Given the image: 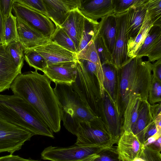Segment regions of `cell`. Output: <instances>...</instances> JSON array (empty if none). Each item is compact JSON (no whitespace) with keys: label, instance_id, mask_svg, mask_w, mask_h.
Returning <instances> with one entry per match:
<instances>
[{"label":"cell","instance_id":"6da1fadb","mask_svg":"<svg viewBox=\"0 0 161 161\" xmlns=\"http://www.w3.org/2000/svg\"><path fill=\"white\" fill-rule=\"evenodd\" d=\"M51 82L45 74L35 70L18 75L10 88L14 94L30 104L46 125L56 133L61 128L60 108Z\"/></svg>","mask_w":161,"mask_h":161},{"label":"cell","instance_id":"7a4b0ae2","mask_svg":"<svg viewBox=\"0 0 161 161\" xmlns=\"http://www.w3.org/2000/svg\"><path fill=\"white\" fill-rule=\"evenodd\" d=\"M0 116L31 133L53 138L51 130L34 108L19 96L0 94Z\"/></svg>","mask_w":161,"mask_h":161},{"label":"cell","instance_id":"3957f363","mask_svg":"<svg viewBox=\"0 0 161 161\" xmlns=\"http://www.w3.org/2000/svg\"><path fill=\"white\" fill-rule=\"evenodd\" d=\"M60 108L61 120L70 132L76 135L80 124L97 116L80 98L70 85L55 84L53 88Z\"/></svg>","mask_w":161,"mask_h":161},{"label":"cell","instance_id":"277c9868","mask_svg":"<svg viewBox=\"0 0 161 161\" xmlns=\"http://www.w3.org/2000/svg\"><path fill=\"white\" fill-rule=\"evenodd\" d=\"M76 77L71 85L72 89L97 116H99L102 98L97 79L90 71L83 61L75 62Z\"/></svg>","mask_w":161,"mask_h":161},{"label":"cell","instance_id":"5b68a950","mask_svg":"<svg viewBox=\"0 0 161 161\" xmlns=\"http://www.w3.org/2000/svg\"><path fill=\"white\" fill-rule=\"evenodd\" d=\"M75 144L85 146H100L107 148L114 144L108 129L100 116L80 124Z\"/></svg>","mask_w":161,"mask_h":161},{"label":"cell","instance_id":"8992f818","mask_svg":"<svg viewBox=\"0 0 161 161\" xmlns=\"http://www.w3.org/2000/svg\"><path fill=\"white\" fill-rule=\"evenodd\" d=\"M107 148L100 146H81L75 144L66 147L50 146L43 151L41 157L43 160L51 161H78Z\"/></svg>","mask_w":161,"mask_h":161},{"label":"cell","instance_id":"52a82bcc","mask_svg":"<svg viewBox=\"0 0 161 161\" xmlns=\"http://www.w3.org/2000/svg\"><path fill=\"white\" fill-rule=\"evenodd\" d=\"M12 11L14 15L45 37L50 39L56 29L47 16L29 8L19 0H14Z\"/></svg>","mask_w":161,"mask_h":161},{"label":"cell","instance_id":"ba28073f","mask_svg":"<svg viewBox=\"0 0 161 161\" xmlns=\"http://www.w3.org/2000/svg\"><path fill=\"white\" fill-rule=\"evenodd\" d=\"M33 135L28 131L3 119L0 116V153L13 154L21 149Z\"/></svg>","mask_w":161,"mask_h":161},{"label":"cell","instance_id":"9c48e42d","mask_svg":"<svg viewBox=\"0 0 161 161\" xmlns=\"http://www.w3.org/2000/svg\"><path fill=\"white\" fill-rule=\"evenodd\" d=\"M142 58H130L118 69L119 75V106L121 117L123 114L137 76Z\"/></svg>","mask_w":161,"mask_h":161},{"label":"cell","instance_id":"30bf717a","mask_svg":"<svg viewBox=\"0 0 161 161\" xmlns=\"http://www.w3.org/2000/svg\"><path fill=\"white\" fill-rule=\"evenodd\" d=\"M127 12L115 14L117 33L114 49L112 54V64L118 69L130 59L127 55L128 38L126 33Z\"/></svg>","mask_w":161,"mask_h":161},{"label":"cell","instance_id":"8fae6325","mask_svg":"<svg viewBox=\"0 0 161 161\" xmlns=\"http://www.w3.org/2000/svg\"><path fill=\"white\" fill-rule=\"evenodd\" d=\"M99 116L106 125L114 144L117 143L123 132V119L105 92L102 99Z\"/></svg>","mask_w":161,"mask_h":161},{"label":"cell","instance_id":"7c38bea8","mask_svg":"<svg viewBox=\"0 0 161 161\" xmlns=\"http://www.w3.org/2000/svg\"><path fill=\"white\" fill-rule=\"evenodd\" d=\"M33 49L43 57L47 66L53 64L75 62L78 60L76 53L52 42Z\"/></svg>","mask_w":161,"mask_h":161},{"label":"cell","instance_id":"4fadbf2b","mask_svg":"<svg viewBox=\"0 0 161 161\" xmlns=\"http://www.w3.org/2000/svg\"><path fill=\"white\" fill-rule=\"evenodd\" d=\"M117 143L116 149L121 161H133L142 155L143 145L131 131H123Z\"/></svg>","mask_w":161,"mask_h":161},{"label":"cell","instance_id":"5bb4252c","mask_svg":"<svg viewBox=\"0 0 161 161\" xmlns=\"http://www.w3.org/2000/svg\"><path fill=\"white\" fill-rule=\"evenodd\" d=\"M21 73V70L11 59L7 45H0V92L10 88L15 79Z\"/></svg>","mask_w":161,"mask_h":161},{"label":"cell","instance_id":"9a60e30c","mask_svg":"<svg viewBox=\"0 0 161 161\" xmlns=\"http://www.w3.org/2000/svg\"><path fill=\"white\" fill-rule=\"evenodd\" d=\"M78 8L86 19L93 21L114 14L113 0H81Z\"/></svg>","mask_w":161,"mask_h":161},{"label":"cell","instance_id":"2e32d148","mask_svg":"<svg viewBox=\"0 0 161 161\" xmlns=\"http://www.w3.org/2000/svg\"><path fill=\"white\" fill-rule=\"evenodd\" d=\"M102 67L103 73V86L105 92L108 95L113 106L121 117L119 106V70L111 64H103Z\"/></svg>","mask_w":161,"mask_h":161},{"label":"cell","instance_id":"e0dca14e","mask_svg":"<svg viewBox=\"0 0 161 161\" xmlns=\"http://www.w3.org/2000/svg\"><path fill=\"white\" fill-rule=\"evenodd\" d=\"M147 56L150 62L161 58V27L153 26L143 43L137 50L136 57Z\"/></svg>","mask_w":161,"mask_h":161},{"label":"cell","instance_id":"ac0fdd59","mask_svg":"<svg viewBox=\"0 0 161 161\" xmlns=\"http://www.w3.org/2000/svg\"><path fill=\"white\" fill-rule=\"evenodd\" d=\"M48 18L56 27L60 26L70 11L78 8L81 0H43Z\"/></svg>","mask_w":161,"mask_h":161},{"label":"cell","instance_id":"d6986e66","mask_svg":"<svg viewBox=\"0 0 161 161\" xmlns=\"http://www.w3.org/2000/svg\"><path fill=\"white\" fill-rule=\"evenodd\" d=\"M86 18L78 8L69 12L60 27L74 42L77 51L84 30Z\"/></svg>","mask_w":161,"mask_h":161},{"label":"cell","instance_id":"ffe728a7","mask_svg":"<svg viewBox=\"0 0 161 161\" xmlns=\"http://www.w3.org/2000/svg\"><path fill=\"white\" fill-rule=\"evenodd\" d=\"M75 62L51 65L47 66L42 72L55 84L71 85L76 77Z\"/></svg>","mask_w":161,"mask_h":161},{"label":"cell","instance_id":"44dd1931","mask_svg":"<svg viewBox=\"0 0 161 161\" xmlns=\"http://www.w3.org/2000/svg\"><path fill=\"white\" fill-rule=\"evenodd\" d=\"M16 18L19 41L24 50L33 48L52 42L50 38L43 36L24 22Z\"/></svg>","mask_w":161,"mask_h":161},{"label":"cell","instance_id":"7402d4cb","mask_svg":"<svg viewBox=\"0 0 161 161\" xmlns=\"http://www.w3.org/2000/svg\"><path fill=\"white\" fill-rule=\"evenodd\" d=\"M147 0H143L127 11L126 33L128 40L134 38L141 30L146 14Z\"/></svg>","mask_w":161,"mask_h":161},{"label":"cell","instance_id":"603a6c76","mask_svg":"<svg viewBox=\"0 0 161 161\" xmlns=\"http://www.w3.org/2000/svg\"><path fill=\"white\" fill-rule=\"evenodd\" d=\"M99 34L109 52H113L117 33V22L115 14H111L101 19L98 26Z\"/></svg>","mask_w":161,"mask_h":161},{"label":"cell","instance_id":"cb8c5ba5","mask_svg":"<svg viewBox=\"0 0 161 161\" xmlns=\"http://www.w3.org/2000/svg\"><path fill=\"white\" fill-rule=\"evenodd\" d=\"M150 106L147 101H141L137 119L131 129L133 133L143 145L147 129L150 124L154 121L150 111Z\"/></svg>","mask_w":161,"mask_h":161},{"label":"cell","instance_id":"d4e9b609","mask_svg":"<svg viewBox=\"0 0 161 161\" xmlns=\"http://www.w3.org/2000/svg\"><path fill=\"white\" fill-rule=\"evenodd\" d=\"M94 37L83 50L77 54V57L79 60L89 61L95 64L97 70V79L99 83L100 93L102 98H103L105 96L103 86V73L102 64L95 46Z\"/></svg>","mask_w":161,"mask_h":161},{"label":"cell","instance_id":"484cf974","mask_svg":"<svg viewBox=\"0 0 161 161\" xmlns=\"http://www.w3.org/2000/svg\"><path fill=\"white\" fill-rule=\"evenodd\" d=\"M141 101L140 96L138 94L130 95L124 111L123 116V131H131L138 116V111Z\"/></svg>","mask_w":161,"mask_h":161},{"label":"cell","instance_id":"4316f807","mask_svg":"<svg viewBox=\"0 0 161 161\" xmlns=\"http://www.w3.org/2000/svg\"><path fill=\"white\" fill-rule=\"evenodd\" d=\"M153 26L147 12L143 24L139 32L134 38L128 41L127 55L129 58L136 57L137 50L143 43Z\"/></svg>","mask_w":161,"mask_h":161},{"label":"cell","instance_id":"83f0119b","mask_svg":"<svg viewBox=\"0 0 161 161\" xmlns=\"http://www.w3.org/2000/svg\"><path fill=\"white\" fill-rule=\"evenodd\" d=\"M16 23V17L11 13L4 21L3 44L7 45L12 42H19Z\"/></svg>","mask_w":161,"mask_h":161},{"label":"cell","instance_id":"f1b7e54d","mask_svg":"<svg viewBox=\"0 0 161 161\" xmlns=\"http://www.w3.org/2000/svg\"><path fill=\"white\" fill-rule=\"evenodd\" d=\"M50 39L52 42L72 52L77 54V49L74 42L61 27H56L55 31Z\"/></svg>","mask_w":161,"mask_h":161},{"label":"cell","instance_id":"f546056e","mask_svg":"<svg viewBox=\"0 0 161 161\" xmlns=\"http://www.w3.org/2000/svg\"><path fill=\"white\" fill-rule=\"evenodd\" d=\"M24 60L28 65L35 70L42 72L47 67V63L43 57L33 48L24 50Z\"/></svg>","mask_w":161,"mask_h":161},{"label":"cell","instance_id":"4dcf8cb0","mask_svg":"<svg viewBox=\"0 0 161 161\" xmlns=\"http://www.w3.org/2000/svg\"><path fill=\"white\" fill-rule=\"evenodd\" d=\"M99 22L86 18L84 30L77 53L83 50L94 37L98 29Z\"/></svg>","mask_w":161,"mask_h":161},{"label":"cell","instance_id":"1f68e13d","mask_svg":"<svg viewBox=\"0 0 161 161\" xmlns=\"http://www.w3.org/2000/svg\"><path fill=\"white\" fill-rule=\"evenodd\" d=\"M9 54L15 65L21 70L24 64V48L19 42H14L7 45Z\"/></svg>","mask_w":161,"mask_h":161},{"label":"cell","instance_id":"d6a6232c","mask_svg":"<svg viewBox=\"0 0 161 161\" xmlns=\"http://www.w3.org/2000/svg\"><path fill=\"white\" fill-rule=\"evenodd\" d=\"M146 6L153 26L161 27V0H147Z\"/></svg>","mask_w":161,"mask_h":161},{"label":"cell","instance_id":"836d02e7","mask_svg":"<svg viewBox=\"0 0 161 161\" xmlns=\"http://www.w3.org/2000/svg\"><path fill=\"white\" fill-rule=\"evenodd\" d=\"M94 40L95 46L102 64L106 63L112 64L111 54L100 36L98 29L94 37Z\"/></svg>","mask_w":161,"mask_h":161},{"label":"cell","instance_id":"e575fe53","mask_svg":"<svg viewBox=\"0 0 161 161\" xmlns=\"http://www.w3.org/2000/svg\"><path fill=\"white\" fill-rule=\"evenodd\" d=\"M147 101L150 105L161 103V81L153 76L148 92Z\"/></svg>","mask_w":161,"mask_h":161},{"label":"cell","instance_id":"d590c367","mask_svg":"<svg viewBox=\"0 0 161 161\" xmlns=\"http://www.w3.org/2000/svg\"><path fill=\"white\" fill-rule=\"evenodd\" d=\"M143 0H113L115 14L126 12L131 7Z\"/></svg>","mask_w":161,"mask_h":161},{"label":"cell","instance_id":"8d00e7d4","mask_svg":"<svg viewBox=\"0 0 161 161\" xmlns=\"http://www.w3.org/2000/svg\"><path fill=\"white\" fill-rule=\"evenodd\" d=\"M31 9L44 15L48 18L47 12L43 0H19Z\"/></svg>","mask_w":161,"mask_h":161},{"label":"cell","instance_id":"74e56055","mask_svg":"<svg viewBox=\"0 0 161 161\" xmlns=\"http://www.w3.org/2000/svg\"><path fill=\"white\" fill-rule=\"evenodd\" d=\"M98 157L92 161H121L118 157L116 149L113 147L98 153Z\"/></svg>","mask_w":161,"mask_h":161},{"label":"cell","instance_id":"f35d334b","mask_svg":"<svg viewBox=\"0 0 161 161\" xmlns=\"http://www.w3.org/2000/svg\"><path fill=\"white\" fill-rule=\"evenodd\" d=\"M161 151L151 148L147 146L144 147L141 158L145 161H161Z\"/></svg>","mask_w":161,"mask_h":161},{"label":"cell","instance_id":"ab89813d","mask_svg":"<svg viewBox=\"0 0 161 161\" xmlns=\"http://www.w3.org/2000/svg\"><path fill=\"white\" fill-rule=\"evenodd\" d=\"M14 0H0V10L4 20L12 13Z\"/></svg>","mask_w":161,"mask_h":161},{"label":"cell","instance_id":"60d3db41","mask_svg":"<svg viewBox=\"0 0 161 161\" xmlns=\"http://www.w3.org/2000/svg\"><path fill=\"white\" fill-rule=\"evenodd\" d=\"M152 76L161 81V58L152 64Z\"/></svg>","mask_w":161,"mask_h":161},{"label":"cell","instance_id":"b9f144b4","mask_svg":"<svg viewBox=\"0 0 161 161\" xmlns=\"http://www.w3.org/2000/svg\"><path fill=\"white\" fill-rule=\"evenodd\" d=\"M157 132L156 125L154 121H153L148 125L146 130L144 136V144L149 138L154 135Z\"/></svg>","mask_w":161,"mask_h":161},{"label":"cell","instance_id":"7bdbcfd3","mask_svg":"<svg viewBox=\"0 0 161 161\" xmlns=\"http://www.w3.org/2000/svg\"><path fill=\"white\" fill-rule=\"evenodd\" d=\"M0 161H40L31 158L26 159L21 158L18 155L10 154L0 157Z\"/></svg>","mask_w":161,"mask_h":161},{"label":"cell","instance_id":"ee69618b","mask_svg":"<svg viewBox=\"0 0 161 161\" xmlns=\"http://www.w3.org/2000/svg\"><path fill=\"white\" fill-rule=\"evenodd\" d=\"M150 111L154 120L161 114V103H157L150 106Z\"/></svg>","mask_w":161,"mask_h":161},{"label":"cell","instance_id":"f6af8a7d","mask_svg":"<svg viewBox=\"0 0 161 161\" xmlns=\"http://www.w3.org/2000/svg\"><path fill=\"white\" fill-rule=\"evenodd\" d=\"M161 136V131H157L156 133L151 137L149 138L147 142L144 144V147L151 144Z\"/></svg>","mask_w":161,"mask_h":161},{"label":"cell","instance_id":"bcb514c9","mask_svg":"<svg viewBox=\"0 0 161 161\" xmlns=\"http://www.w3.org/2000/svg\"><path fill=\"white\" fill-rule=\"evenodd\" d=\"M161 137H160L155 141L147 146L153 149L161 151Z\"/></svg>","mask_w":161,"mask_h":161},{"label":"cell","instance_id":"7dc6e473","mask_svg":"<svg viewBox=\"0 0 161 161\" xmlns=\"http://www.w3.org/2000/svg\"><path fill=\"white\" fill-rule=\"evenodd\" d=\"M4 20L0 10V36L3 43Z\"/></svg>","mask_w":161,"mask_h":161},{"label":"cell","instance_id":"c3c4849f","mask_svg":"<svg viewBox=\"0 0 161 161\" xmlns=\"http://www.w3.org/2000/svg\"><path fill=\"white\" fill-rule=\"evenodd\" d=\"M157 131H161V114L158 115L154 120Z\"/></svg>","mask_w":161,"mask_h":161},{"label":"cell","instance_id":"681fc988","mask_svg":"<svg viewBox=\"0 0 161 161\" xmlns=\"http://www.w3.org/2000/svg\"><path fill=\"white\" fill-rule=\"evenodd\" d=\"M98 154H94L92 155L89 157L82 160L78 161H92L96 158L98 157Z\"/></svg>","mask_w":161,"mask_h":161},{"label":"cell","instance_id":"f907efd6","mask_svg":"<svg viewBox=\"0 0 161 161\" xmlns=\"http://www.w3.org/2000/svg\"><path fill=\"white\" fill-rule=\"evenodd\" d=\"M133 161H145V160L141 158H136L134 159Z\"/></svg>","mask_w":161,"mask_h":161},{"label":"cell","instance_id":"816d5d0a","mask_svg":"<svg viewBox=\"0 0 161 161\" xmlns=\"http://www.w3.org/2000/svg\"><path fill=\"white\" fill-rule=\"evenodd\" d=\"M3 44V43L1 37L0 36V45Z\"/></svg>","mask_w":161,"mask_h":161}]
</instances>
